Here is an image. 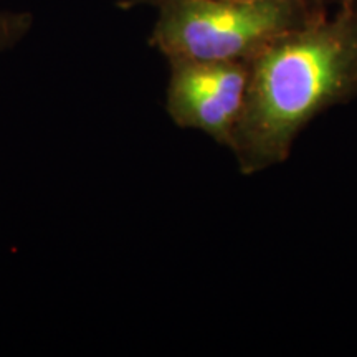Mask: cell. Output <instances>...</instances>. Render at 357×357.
Wrapping results in <instances>:
<instances>
[{"mask_svg":"<svg viewBox=\"0 0 357 357\" xmlns=\"http://www.w3.org/2000/svg\"><path fill=\"white\" fill-rule=\"evenodd\" d=\"M160 0H126L121 3L123 8H132L137 6H158Z\"/></svg>","mask_w":357,"mask_h":357,"instance_id":"cell-5","label":"cell"},{"mask_svg":"<svg viewBox=\"0 0 357 357\" xmlns=\"http://www.w3.org/2000/svg\"><path fill=\"white\" fill-rule=\"evenodd\" d=\"M242 2H261V0H242Z\"/></svg>","mask_w":357,"mask_h":357,"instance_id":"cell-7","label":"cell"},{"mask_svg":"<svg viewBox=\"0 0 357 357\" xmlns=\"http://www.w3.org/2000/svg\"><path fill=\"white\" fill-rule=\"evenodd\" d=\"M30 26H32V17L29 13H0V50H6L20 42Z\"/></svg>","mask_w":357,"mask_h":357,"instance_id":"cell-4","label":"cell"},{"mask_svg":"<svg viewBox=\"0 0 357 357\" xmlns=\"http://www.w3.org/2000/svg\"><path fill=\"white\" fill-rule=\"evenodd\" d=\"M357 96V2L276 38L248 61L230 149L253 176L288 159L316 116Z\"/></svg>","mask_w":357,"mask_h":357,"instance_id":"cell-1","label":"cell"},{"mask_svg":"<svg viewBox=\"0 0 357 357\" xmlns=\"http://www.w3.org/2000/svg\"><path fill=\"white\" fill-rule=\"evenodd\" d=\"M149 43L172 58L243 61L326 17L323 0H160Z\"/></svg>","mask_w":357,"mask_h":357,"instance_id":"cell-2","label":"cell"},{"mask_svg":"<svg viewBox=\"0 0 357 357\" xmlns=\"http://www.w3.org/2000/svg\"><path fill=\"white\" fill-rule=\"evenodd\" d=\"M169 66L167 113L172 121L230 147L245 105L248 63L172 58Z\"/></svg>","mask_w":357,"mask_h":357,"instance_id":"cell-3","label":"cell"},{"mask_svg":"<svg viewBox=\"0 0 357 357\" xmlns=\"http://www.w3.org/2000/svg\"><path fill=\"white\" fill-rule=\"evenodd\" d=\"M357 0H339V6H341V8H347V7L354 6Z\"/></svg>","mask_w":357,"mask_h":357,"instance_id":"cell-6","label":"cell"}]
</instances>
